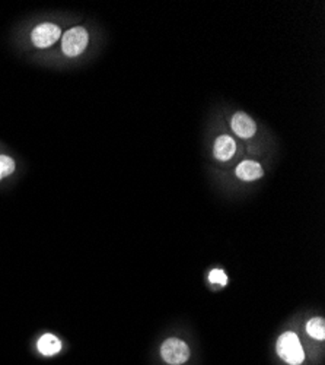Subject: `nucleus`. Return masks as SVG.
Instances as JSON below:
<instances>
[{"label":"nucleus","instance_id":"obj_1","mask_svg":"<svg viewBox=\"0 0 325 365\" xmlns=\"http://www.w3.org/2000/svg\"><path fill=\"white\" fill-rule=\"evenodd\" d=\"M277 353L290 365H299L305 360V353L302 349L299 338L293 332H286L278 338Z\"/></svg>","mask_w":325,"mask_h":365},{"label":"nucleus","instance_id":"obj_2","mask_svg":"<svg viewBox=\"0 0 325 365\" xmlns=\"http://www.w3.org/2000/svg\"><path fill=\"white\" fill-rule=\"evenodd\" d=\"M89 44V34L84 27H73L62 36V51L67 57L82 54Z\"/></svg>","mask_w":325,"mask_h":365},{"label":"nucleus","instance_id":"obj_3","mask_svg":"<svg viewBox=\"0 0 325 365\" xmlns=\"http://www.w3.org/2000/svg\"><path fill=\"white\" fill-rule=\"evenodd\" d=\"M62 37V28L51 22L37 25L31 32V41L37 49H49Z\"/></svg>","mask_w":325,"mask_h":365},{"label":"nucleus","instance_id":"obj_4","mask_svg":"<svg viewBox=\"0 0 325 365\" xmlns=\"http://www.w3.org/2000/svg\"><path fill=\"white\" fill-rule=\"evenodd\" d=\"M162 358H164L168 364L180 365L190 358V349L180 339H168L160 348Z\"/></svg>","mask_w":325,"mask_h":365},{"label":"nucleus","instance_id":"obj_5","mask_svg":"<svg viewBox=\"0 0 325 365\" xmlns=\"http://www.w3.org/2000/svg\"><path fill=\"white\" fill-rule=\"evenodd\" d=\"M232 130H234L239 138L248 139L252 138L257 126H255V121L245 113H237L234 117H232Z\"/></svg>","mask_w":325,"mask_h":365},{"label":"nucleus","instance_id":"obj_6","mask_svg":"<svg viewBox=\"0 0 325 365\" xmlns=\"http://www.w3.org/2000/svg\"><path fill=\"white\" fill-rule=\"evenodd\" d=\"M237 152L235 141L228 134L219 136L215 142V156L219 161H229V159Z\"/></svg>","mask_w":325,"mask_h":365},{"label":"nucleus","instance_id":"obj_7","mask_svg":"<svg viewBox=\"0 0 325 365\" xmlns=\"http://www.w3.org/2000/svg\"><path fill=\"white\" fill-rule=\"evenodd\" d=\"M264 171L258 163L254 161H243L237 168V177L243 181H254L263 177Z\"/></svg>","mask_w":325,"mask_h":365},{"label":"nucleus","instance_id":"obj_8","mask_svg":"<svg viewBox=\"0 0 325 365\" xmlns=\"http://www.w3.org/2000/svg\"><path fill=\"white\" fill-rule=\"evenodd\" d=\"M62 349V342L51 333H45L38 340V351L45 357H51L59 353Z\"/></svg>","mask_w":325,"mask_h":365},{"label":"nucleus","instance_id":"obj_9","mask_svg":"<svg viewBox=\"0 0 325 365\" xmlns=\"http://www.w3.org/2000/svg\"><path fill=\"white\" fill-rule=\"evenodd\" d=\"M306 332L313 339L322 340L325 338V323L322 318H312L306 325Z\"/></svg>","mask_w":325,"mask_h":365},{"label":"nucleus","instance_id":"obj_10","mask_svg":"<svg viewBox=\"0 0 325 365\" xmlns=\"http://www.w3.org/2000/svg\"><path fill=\"white\" fill-rule=\"evenodd\" d=\"M15 168L16 163L14 158H10L9 155H0V181L6 178L8 176L14 174Z\"/></svg>","mask_w":325,"mask_h":365},{"label":"nucleus","instance_id":"obj_11","mask_svg":"<svg viewBox=\"0 0 325 365\" xmlns=\"http://www.w3.org/2000/svg\"><path fill=\"white\" fill-rule=\"evenodd\" d=\"M208 281H210L212 283H217V285H226L228 276L224 270L215 269L210 272V275H208Z\"/></svg>","mask_w":325,"mask_h":365}]
</instances>
